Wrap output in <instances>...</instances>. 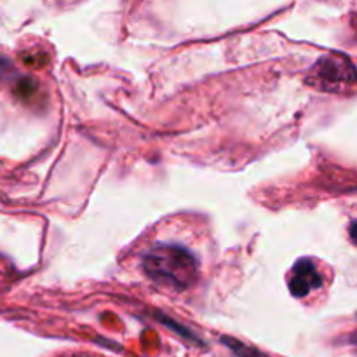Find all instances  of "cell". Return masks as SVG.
I'll list each match as a JSON object with an SVG mask.
<instances>
[{"instance_id": "cell-3", "label": "cell", "mask_w": 357, "mask_h": 357, "mask_svg": "<svg viewBox=\"0 0 357 357\" xmlns=\"http://www.w3.org/2000/svg\"><path fill=\"white\" fill-rule=\"evenodd\" d=\"M289 291L295 298H303L310 295L314 289H319L323 286V275L317 271V265L310 258H302L293 267L289 275Z\"/></svg>"}, {"instance_id": "cell-4", "label": "cell", "mask_w": 357, "mask_h": 357, "mask_svg": "<svg viewBox=\"0 0 357 357\" xmlns=\"http://www.w3.org/2000/svg\"><path fill=\"white\" fill-rule=\"evenodd\" d=\"M223 344L229 345L230 351H232L237 357H265L261 352H258L257 349L248 347V345L241 344V342L234 340V338H223Z\"/></svg>"}, {"instance_id": "cell-2", "label": "cell", "mask_w": 357, "mask_h": 357, "mask_svg": "<svg viewBox=\"0 0 357 357\" xmlns=\"http://www.w3.org/2000/svg\"><path fill=\"white\" fill-rule=\"evenodd\" d=\"M307 82L330 93H342L345 87L352 89L356 84L354 65L345 54H326L317 59L307 77Z\"/></svg>"}, {"instance_id": "cell-5", "label": "cell", "mask_w": 357, "mask_h": 357, "mask_svg": "<svg viewBox=\"0 0 357 357\" xmlns=\"http://www.w3.org/2000/svg\"><path fill=\"white\" fill-rule=\"evenodd\" d=\"M10 70V63L7 61V59H3L2 56H0V77L3 75V73H7Z\"/></svg>"}, {"instance_id": "cell-1", "label": "cell", "mask_w": 357, "mask_h": 357, "mask_svg": "<svg viewBox=\"0 0 357 357\" xmlns=\"http://www.w3.org/2000/svg\"><path fill=\"white\" fill-rule=\"evenodd\" d=\"M143 271L157 284L183 291L197 279L199 260L187 248L178 244H160L145 255Z\"/></svg>"}]
</instances>
